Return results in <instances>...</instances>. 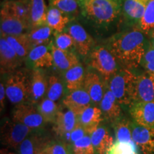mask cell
I'll return each instance as SVG.
<instances>
[{
	"mask_svg": "<svg viewBox=\"0 0 154 154\" xmlns=\"http://www.w3.org/2000/svg\"><path fill=\"white\" fill-rule=\"evenodd\" d=\"M147 35L139 27H135L111 36L106 47L124 68L132 70L141 63L149 45Z\"/></svg>",
	"mask_w": 154,
	"mask_h": 154,
	"instance_id": "obj_1",
	"label": "cell"
},
{
	"mask_svg": "<svg viewBox=\"0 0 154 154\" xmlns=\"http://www.w3.org/2000/svg\"><path fill=\"white\" fill-rule=\"evenodd\" d=\"M82 14L96 25L107 27L122 11V0H78Z\"/></svg>",
	"mask_w": 154,
	"mask_h": 154,
	"instance_id": "obj_2",
	"label": "cell"
},
{
	"mask_svg": "<svg viewBox=\"0 0 154 154\" xmlns=\"http://www.w3.org/2000/svg\"><path fill=\"white\" fill-rule=\"evenodd\" d=\"M137 75L131 69H119L108 82L109 88L121 105L131 107L135 103V86Z\"/></svg>",
	"mask_w": 154,
	"mask_h": 154,
	"instance_id": "obj_3",
	"label": "cell"
},
{
	"mask_svg": "<svg viewBox=\"0 0 154 154\" xmlns=\"http://www.w3.org/2000/svg\"><path fill=\"white\" fill-rule=\"evenodd\" d=\"M89 64L103 76L105 82L119 70L118 61L106 47L97 46L89 54Z\"/></svg>",
	"mask_w": 154,
	"mask_h": 154,
	"instance_id": "obj_4",
	"label": "cell"
},
{
	"mask_svg": "<svg viewBox=\"0 0 154 154\" xmlns=\"http://www.w3.org/2000/svg\"><path fill=\"white\" fill-rule=\"evenodd\" d=\"M7 99L12 104L25 103L30 99V76L18 71L11 74L5 84Z\"/></svg>",
	"mask_w": 154,
	"mask_h": 154,
	"instance_id": "obj_5",
	"label": "cell"
},
{
	"mask_svg": "<svg viewBox=\"0 0 154 154\" xmlns=\"http://www.w3.org/2000/svg\"><path fill=\"white\" fill-rule=\"evenodd\" d=\"M32 128L21 123L14 121H6L2 128V143L7 147L18 149L21 143L32 133Z\"/></svg>",
	"mask_w": 154,
	"mask_h": 154,
	"instance_id": "obj_6",
	"label": "cell"
},
{
	"mask_svg": "<svg viewBox=\"0 0 154 154\" xmlns=\"http://www.w3.org/2000/svg\"><path fill=\"white\" fill-rule=\"evenodd\" d=\"M12 121L21 123L32 130L42 128L46 123L38 109L26 103L16 106L13 112Z\"/></svg>",
	"mask_w": 154,
	"mask_h": 154,
	"instance_id": "obj_7",
	"label": "cell"
},
{
	"mask_svg": "<svg viewBox=\"0 0 154 154\" xmlns=\"http://www.w3.org/2000/svg\"><path fill=\"white\" fill-rule=\"evenodd\" d=\"M67 32L74 38L77 52L82 57H86L94 47V40L79 23H72L67 26Z\"/></svg>",
	"mask_w": 154,
	"mask_h": 154,
	"instance_id": "obj_8",
	"label": "cell"
},
{
	"mask_svg": "<svg viewBox=\"0 0 154 154\" xmlns=\"http://www.w3.org/2000/svg\"><path fill=\"white\" fill-rule=\"evenodd\" d=\"M130 114L135 124L154 128V101H138L130 107Z\"/></svg>",
	"mask_w": 154,
	"mask_h": 154,
	"instance_id": "obj_9",
	"label": "cell"
},
{
	"mask_svg": "<svg viewBox=\"0 0 154 154\" xmlns=\"http://www.w3.org/2000/svg\"><path fill=\"white\" fill-rule=\"evenodd\" d=\"M1 34L6 35H19L26 34L32 27L29 23L25 22L16 17L13 16L2 8L1 14Z\"/></svg>",
	"mask_w": 154,
	"mask_h": 154,
	"instance_id": "obj_10",
	"label": "cell"
},
{
	"mask_svg": "<svg viewBox=\"0 0 154 154\" xmlns=\"http://www.w3.org/2000/svg\"><path fill=\"white\" fill-rule=\"evenodd\" d=\"M132 138L143 154H154V128L133 124Z\"/></svg>",
	"mask_w": 154,
	"mask_h": 154,
	"instance_id": "obj_11",
	"label": "cell"
},
{
	"mask_svg": "<svg viewBox=\"0 0 154 154\" xmlns=\"http://www.w3.org/2000/svg\"><path fill=\"white\" fill-rule=\"evenodd\" d=\"M16 51L5 38H0V66L1 74H12L21 63Z\"/></svg>",
	"mask_w": 154,
	"mask_h": 154,
	"instance_id": "obj_12",
	"label": "cell"
},
{
	"mask_svg": "<svg viewBox=\"0 0 154 154\" xmlns=\"http://www.w3.org/2000/svg\"><path fill=\"white\" fill-rule=\"evenodd\" d=\"M91 98L84 88L70 91L63 100V105L76 116L91 106Z\"/></svg>",
	"mask_w": 154,
	"mask_h": 154,
	"instance_id": "obj_13",
	"label": "cell"
},
{
	"mask_svg": "<svg viewBox=\"0 0 154 154\" xmlns=\"http://www.w3.org/2000/svg\"><path fill=\"white\" fill-rule=\"evenodd\" d=\"M138 101H154V76L146 72L136 78L135 103Z\"/></svg>",
	"mask_w": 154,
	"mask_h": 154,
	"instance_id": "obj_14",
	"label": "cell"
},
{
	"mask_svg": "<svg viewBox=\"0 0 154 154\" xmlns=\"http://www.w3.org/2000/svg\"><path fill=\"white\" fill-rule=\"evenodd\" d=\"M51 43L52 42L46 45L37 46L31 50L26 59L34 69L49 68L54 64L51 51Z\"/></svg>",
	"mask_w": 154,
	"mask_h": 154,
	"instance_id": "obj_15",
	"label": "cell"
},
{
	"mask_svg": "<svg viewBox=\"0 0 154 154\" xmlns=\"http://www.w3.org/2000/svg\"><path fill=\"white\" fill-rule=\"evenodd\" d=\"M149 2V0H124L122 11L128 24L138 26Z\"/></svg>",
	"mask_w": 154,
	"mask_h": 154,
	"instance_id": "obj_16",
	"label": "cell"
},
{
	"mask_svg": "<svg viewBox=\"0 0 154 154\" xmlns=\"http://www.w3.org/2000/svg\"><path fill=\"white\" fill-rule=\"evenodd\" d=\"M48 80L40 69H34L30 75V99L33 103L42 100L47 94Z\"/></svg>",
	"mask_w": 154,
	"mask_h": 154,
	"instance_id": "obj_17",
	"label": "cell"
},
{
	"mask_svg": "<svg viewBox=\"0 0 154 154\" xmlns=\"http://www.w3.org/2000/svg\"><path fill=\"white\" fill-rule=\"evenodd\" d=\"M102 111L96 106H90L77 116L78 123L85 130L88 136H91L99 128L102 121Z\"/></svg>",
	"mask_w": 154,
	"mask_h": 154,
	"instance_id": "obj_18",
	"label": "cell"
},
{
	"mask_svg": "<svg viewBox=\"0 0 154 154\" xmlns=\"http://www.w3.org/2000/svg\"><path fill=\"white\" fill-rule=\"evenodd\" d=\"M83 88L89 95L92 103L96 105L100 104L103 99L105 87L99 75L93 72H86Z\"/></svg>",
	"mask_w": 154,
	"mask_h": 154,
	"instance_id": "obj_19",
	"label": "cell"
},
{
	"mask_svg": "<svg viewBox=\"0 0 154 154\" xmlns=\"http://www.w3.org/2000/svg\"><path fill=\"white\" fill-rule=\"evenodd\" d=\"M106 83L104 94L99 104L100 107L106 118L109 120H117L121 116V104L109 88L108 82Z\"/></svg>",
	"mask_w": 154,
	"mask_h": 154,
	"instance_id": "obj_20",
	"label": "cell"
},
{
	"mask_svg": "<svg viewBox=\"0 0 154 154\" xmlns=\"http://www.w3.org/2000/svg\"><path fill=\"white\" fill-rule=\"evenodd\" d=\"M54 65L56 68L62 72H66L69 69L79 63L78 57L74 51L61 50L55 47L53 42L51 44Z\"/></svg>",
	"mask_w": 154,
	"mask_h": 154,
	"instance_id": "obj_21",
	"label": "cell"
},
{
	"mask_svg": "<svg viewBox=\"0 0 154 154\" xmlns=\"http://www.w3.org/2000/svg\"><path fill=\"white\" fill-rule=\"evenodd\" d=\"M54 130L59 136L66 138L78 126V119L75 113L71 110L59 111L56 119Z\"/></svg>",
	"mask_w": 154,
	"mask_h": 154,
	"instance_id": "obj_22",
	"label": "cell"
},
{
	"mask_svg": "<svg viewBox=\"0 0 154 154\" xmlns=\"http://www.w3.org/2000/svg\"><path fill=\"white\" fill-rule=\"evenodd\" d=\"M49 143L47 138L37 133L32 132L19 146V154H39Z\"/></svg>",
	"mask_w": 154,
	"mask_h": 154,
	"instance_id": "obj_23",
	"label": "cell"
},
{
	"mask_svg": "<svg viewBox=\"0 0 154 154\" xmlns=\"http://www.w3.org/2000/svg\"><path fill=\"white\" fill-rule=\"evenodd\" d=\"M5 38L11 47L16 51L17 56L21 61H24L28 57L29 54L32 49V46L29 39L27 33L19 35H6L1 34Z\"/></svg>",
	"mask_w": 154,
	"mask_h": 154,
	"instance_id": "obj_24",
	"label": "cell"
},
{
	"mask_svg": "<svg viewBox=\"0 0 154 154\" xmlns=\"http://www.w3.org/2000/svg\"><path fill=\"white\" fill-rule=\"evenodd\" d=\"M2 8L17 18L30 24L29 0L7 1L4 2Z\"/></svg>",
	"mask_w": 154,
	"mask_h": 154,
	"instance_id": "obj_25",
	"label": "cell"
},
{
	"mask_svg": "<svg viewBox=\"0 0 154 154\" xmlns=\"http://www.w3.org/2000/svg\"><path fill=\"white\" fill-rule=\"evenodd\" d=\"M90 136L94 149L98 154H106L114 143L113 137L103 127H99Z\"/></svg>",
	"mask_w": 154,
	"mask_h": 154,
	"instance_id": "obj_26",
	"label": "cell"
},
{
	"mask_svg": "<svg viewBox=\"0 0 154 154\" xmlns=\"http://www.w3.org/2000/svg\"><path fill=\"white\" fill-rule=\"evenodd\" d=\"M70 19L68 15L64 14L59 9L50 7L48 9L46 24L52 29L54 34L62 32L66 27Z\"/></svg>",
	"mask_w": 154,
	"mask_h": 154,
	"instance_id": "obj_27",
	"label": "cell"
},
{
	"mask_svg": "<svg viewBox=\"0 0 154 154\" xmlns=\"http://www.w3.org/2000/svg\"><path fill=\"white\" fill-rule=\"evenodd\" d=\"M54 31L47 24L32 27L27 32V36L32 48L39 45L49 44Z\"/></svg>",
	"mask_w": 154,
	"mask_h": 154,
	"instance_id": "obj_28",
	"label": "cell"
},
{
	"mask_svg": "<svg viewBox=\"0 0 154 154\" xmlns=\"http://www.w3.org/2000/svg\"><path fill=\"white\" fill-rule=\"evenodd\" d=\"M29 5L32 28L46 24L48 9L44 0H29Z\"/></svg>",
	"mask_w": 154,
	"mask_h": 154,
	"instance_id": "obj_29",
	"label": "cell"
},
{
	"mask_svg": "<svg viewBox=\"0 0 154 154\" xmlns=\"http://www.w3.org/2000/svg\"><path fill=\"white\" fill-rule=\"evenodd\" d=\"M85 75L84 67L80 63L65 72L64 77L67 88L72 91L83 88Z\"/></svg>",
	"mask_w": 154,
	"mask_h": 154,
	"instance_id": "obj_30",
	"label": "cell"
},
{
	"mask_svg": "<svg viewBox=\"0 0 154 154\" xmlns=\"http://www.w3.org/2000/svg\"><path fill=\"white\" fill-rule=\"evenodd\" d=\"M132 125L126 119H121L116 122L114 126L116 141L120 143L134 142L132 138Z\"/></svg>",
	"mask_w": 154,
	"mask_h": 154,
	"instance_id": "obj_31",
	"label": "cell"
},
{
	"mask_svg": "<svg viewBox=\"0 0 154 154\" xmlns=\"http://www.w3.org/2000/svg\"><path fill=\"white\" fill-rule=\"evenodd\" d=\"M37 109L46 122L54 123L59 111L55 101L45 98L40 101Z\"/></svg>",
	"mask_w": 154,
	"mask_h": 154,
	"instance_id": "obj_32",
	"label": "cell"
},
{
	"mask_svg": "<svg viewBox=\"0 0 154 154\" xmlns=\"http://www.w3.org/2000/svg\"><path fill=\"white\" fill-rule=\"evenodd\" d=\"M138 27L147 36L154 30V0H149L143 18L140 20Z\"/></svg>",
	"mask_w": 154,
	"mask_h": 154,
	"instance_id": "obj_33",
	"label": "cell"
},
{
	"mask_svg": "<svg viewBox=\"0 0 154 154\" xmlns=\"http://www.w3.org/2000/svg\"><path fill=\"white\" fill-rule=\"evenodd\" d=\"M63 94V85L61 81L55 75L50 76L48 79L47 97L54 101H57L61 99Z\"/></svg>",
	"mask_w": 154,
	"mask_h": 154,
	"instance_id": "obj_34",
	"label": "cell"
},
{
	"mask_svg": "<svg viewBox=\"0 0 154 154\" xmlns=\"http://www.w3.org/2000/svg\"><path fill=\"white\" fill-rule=\"evenodd\" d=\"M50 7L59 9L67 15H72L78 12V0H49Z\"/></svg>",
	"mask_w": 154,
	"mask_h": 154,
	"instance_id": "obj_35",
	"label": "cell"
},
{
	"mask_svg": "<svg viewBox=\"0 0 154 154\" xmlns=\"http://www.w3.org/2000/svg\"><path fill=\"white\" fill-rule=\"evenodd\" d=\"M54 46L59 49L64 51H74L76 50V44H75L74 38L68 32H61V33H55Z\"/></svg>",
	"mask_w": 154,
	"mask_h": 154,
	"instance_id": "obj_36",
	"label": "cell"
},
{
	"mask_svg": "<svg viewBox=\"0 0 154 154\" xmlns=\"http://www.w3.org/2000/svg\"><path fill=\"white\" fill-rule=\"evenodd\" d=\"M94 150L91 136L88 135L73 143V151L74 154H94Z\"/></svg>",
	"mask_w": 154,
	"mask_h": 154,
	"instance_id": "obj_37",
	"label": "cell"
},
{
	"mask_svg": "<svg viewBox=\"0 0 154 154\" xmlns=\"http://www.w3.org/2000/svg\"><path fill=\"white\" fill-rule=\"evenodd\" d=\"M138 148L134 141L131 143L114 142L106 154H138Z\"/></svg>",
	"mask_w": 154,
	"mask_h": 154,
	"instance_id": "obj_38",
	"label": "cell"
},
{
	"mask_svg": "<svg viewBox=\"0 0 154 154\" xmlns=\"http://www.w3.org/2000/svg\"><path fill=\"white\" fill-rule=\"evenodd\" d=\"M140 66H143L145 72L154 76V47L150 43L142 59Z\"/></svg>",
	"mask_w": 154,
	"mask_h": 154,
	"instance_id": "obj_39",
	"label": "cell"
},
{
	"mask_svg": "<svg viewBox=\"0 0 154 154\" xmlns=\"http://www.w3.org/2000/svg\"><path fill=\"white\" fill-rule=\"evenodd\" d=\"M39 154H68L66 146L61 143H49Z\"/></svg>",
	"mask_w": 154,
	"mask_h": 154,
	"instance_id": "obj_40",
	"label": "cell"
},
{
	"mask_svg": "<svg viewBox=\"0 0 154 154\" xmlns=\"http://www.w3.org/2000/svg\"><path fill=\"white\" fill-rule=\"evenodd\" d=\"M86 135H87V134H86L85 130L79 124H78V126L68 135L66 138H68L69 141L73 144L75 141L83 138L84 136H86Z\"/></svg>",
	"mask_w": 154,
	"mask_h": 154,
	"instance_id": "obj_41",
	"label": "cell"
},
{
	"mask_svg": "<svg viewBox=\"0 0 154 154\" xmlns=\"http://www.w3.org/2000/svg\"><path fill=\"white\" fill-rule=\"evenodd\" d=\"M6 94V88L5 85L2 83L0 84V103H1V107L4 108V104H5V99Z\"/></svg>",
	"mask_w": 154,
	"mask_h": 154,
	"instance_id": "obj_42",
	"label": "cell"
},
{
	"mask_svg": "<svg viewBox=\"0 0 154 154\" xmlns=\"http://www.w3.org/2000/svg\"><path fill=\"white\" fill-rule=\"evenodd\" d=\"M149 43L152 47H154V30L152 31V32L150 33L149 35Z\"/></svg>",
	"mask_w": 154,
	"mask_h": 154,
	"instance_id": "obj_43",
	"label": "cell"
},
{
	"mask_svg": "<svg viewBox=\"0 0 154 154\" xmlns=\"http://www.w3.org/2000/svg\"><path fill=\"white\" fill-rule=\"evenodd\" d=\"M1 154H16V153H13V152H10V151H7V150H6V149H2V150H1Z\"/></svg>",
	"mask_w": 154,
	"mask_h": 154,
	"instance_id": "obj_44",
	"label": "cell"
},
{
	"mask_svg": "<svg viewBox=\"0 0 154 154\" xmlns=\"http://www.w3.org/2000/svg\"><path fill=\"white\" fill-rule=\"evenodd\" d=\"M69 154H70V153H69Z\"/></svg>",
	"mask_w": 154,
	"mask_h": 154,
	"instance_id": "obj_45",
	"label": "cell"
}]
</instances>
